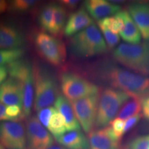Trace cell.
<instances>
[{"label":"cell","mask_w":149,"mask_h":149,"mask_svg":"<svg viewBox=\"0 0 149 149\" xmlns=\"http://www.w3.org/2000/svg\"><path fill=\"white\" fill-rule=\"evenodd\" d=\"M93 74L100 81L110 85L111 88L128 93L131 97L143 99L149 96V77L109 61L96 66Z\"/></svg>","instance_id":"obj_1"},{"label":"cell","mask_w":149,"mask_h":149,"mask_svg":"<svg viewBox=\"0 0 149 149\" xmlns=\"http://www.w3.org/2000/svg\"><path fill=\"white\" fill-rule=\"evenodd\" d=\"M113 57L128 70L149 77V42L121 43L113 51Z\"/></svg>","instance_id":"obj_2"},{"label":"cell","mask_w":149,"mask_h":149,"mask_svg":"<svg viewBox=\"0 0 149 149\" xmlns=\"http://www.w3.org/2000/svg\"><path fill=\"white\" fill-rule=\"evenodd\" d=\"M108 46L101 32L95 24L72 37L70 50L77 57H89L107 51Z\"/></svg>","instance_id":"obj_3"},{"label":"cell","mask_w":149,"mask_h":149,"mask_svg":"<svg viewBox=\"0 0 149 149\" xmlns=\"http://www.w3.org/2000/svg\"><path fill=\"white\" fill-rule=\"evenodd\" d=\"M130 98L128 93L122 91L111 87L104 88L100 94L95 127L104 128L111 124L121 108Z\"/></svg>","instance_id":"obj_4"},{"label":"cell","mask_w":149,"mask_h":149,"mask_svg":"<svg viewBox=\"0 0 149 149\" xmlns=\"http://www.w3.org/2000/svg\"><path fill=\"white\" fill-rule=\"evenodd\" d=\"M7 67L10 77L19 81L23 87L22 117H30L34 101L35 79L31 64L29 61L19 59L9 64Z\"/></svg>","instance_id":"obj_5"},{"label":"cell","mask_w":149,"mask_h":149,"mask_svg":"<svg viewBox=\"0 0 149 149\" xmlns=\"http://www.w3.org/2000/svg\"><path fill=\"white\" fill-rule=\"evenodd\" d=\"M34 109L38 112L50 107L59 96L58 84L55 77L46 70L35 68Z\"/></svg>","instance_id":"obj_6"},{"label":"cell","mask_w":149,"mask_h":149,"mask_svg":"<svg viewBox=\"0 0 149 149\" xmlns=\"http://www.w3.org/2000/svg\"><path fill=\"white\" fill-rule=\"evenodd\" d=\"M61 90L65 97L70 102L100 93L96 84L71 72L61 74Z\"/></svg>","instance_id":"obj_7"},{"label":"cell","mask_w":149,"mask_h":149,"mask_svg":"<svg viewBox=\"0 0 149 149\" xmlns=\"http://www.w3.org/2000/svg\"><path fill=\"white\" fill-rule=\"evenodd\" d=\"M34 43L38 53L48 63L59 66L64 62L66 48L59 39L46 33L39 32L35 35Z\"/></svg>","instance_id":"obj_8"},{"label":"cell","mask_w":149,"mask_h":149,"mask_svg":"<svg viewBox=\"0 0 149 149\" xmlns=\"http://www.w3.org/2000/svg\"><path fill=\"white\" fill-rule=\"evenodd\" d=\"M100 93L71 102L78 122L86 133H89L95 125Z\"/></svg>","instance_id":"obj_9"},{"label":"cell","mask_w":149,"mask_h":149,"mask_svg":"<svg viewBox=\"0 0 149 149\" xmlns=\"http://www.w3.org/2000/svg\"><path fill=\"white\" fill-rule=\"evenodd\" d=\"M0 144L6 149H27L26 131L23 123H0Z\"/></svg>","instance_id":"obj_10"},{"label":"cell","mask_w":149,"mask_h":149,"mask_svg":"<svg viewBox=\"0 0 149 149\" xmlns=\"http://www.w3.org/2000/svg\"><path fill=\"white\" fill-rule=\"evenodd\" d=\"M27 149H48L54 142L53 136L36 117L28 119L26 125Z\"/></svg>","instance_id":"obj_11"},{"label":"cell","mask_w":149,"mask_h":149,"mask_svg":"<svg viewBox=\"0 0 149 149\" xmlns=\"http://www.w3.org/2000/svg\"><path fill=\"white\" fill-rule=\"evenodd\" d=\"M90 149H120L119 139L111 126L103 129L91 130L88 133Z\"/></svg>","instance_id":"obj_12"},{"label":"cell","mask_w":149,"mask_h":149,"mask_svg":"<svg viewBox=\"0 0 149 149\" xmlns=\"http://www.w3.org/2000/svg\"><path fill=\"white\" fill-rule=\"evenodd\" d=\"M0 102L7 106L23 104V87L19 81L10 77L0 86Z\"/></svg>","instance_id":"obj_13"},{"label":"cell","mask_w":149,"mask_h":149,"mask_svg":"<svg viewBox=\"0 0 149 149\" xmlns=\"http://www.w3.org/2000/svg\"><path fill=\"white\" fill-rule=\"evenodd\" d=\"M127 11L138 28L141 37L149 42V3H133L128 6Z\"/></svg>","instance_id":"obj_14"},{"label":"cell","mask_w":149,"mask_h":149,"mask_svg":"<svg viewBox=\"0 0 149 149\" xmlns=\"http://www.w3.org/2000/svg\"><path fill=\"white\" fill-rule=\"evenodd\" d=\"M84 6L91 17L98 21L115 15L122 11L120 6L106 0H88L84 1Z\"/></svg>","instance_id":"obj_15"},{"label":"cell","mask_w":149,"mask_h":149,"mask_svg":"<svg viewBox=\"0 0 149 149\" xmlns=\"http://www.w3.org/2000/svg\"><path fill=\"white\" fill-rule=\"evenodd\" d=\"M93 24V18L84 7H81L69 16L64 29V33L66 37H71Z\"/></svg>","instance_id":"obj_16"},{"label":"cell","mask_w":149,"mask_h":149,"mask_svg":"<svg viewBox=\"0 0 149 149\" xmlns=\"http://www.w3.org/2000/svg\"><path fill=\"white\" fill-rule=\"evenodd\" d=\"M23 35L13 26L0 24V50L20 48L24 45Z\"/></svg>","instance_id":"obj_17"},{"label":"cell","mask_w":149,"mask_h":149,"mask_svg":"<svg viewBox=\"0 0 149 149\" xmlns=\"http://www.w3.org/2000/svg\"><path fill=\"white\" fill-rule=\"evenodd\" d=\"M55 107L60 113L66 121L67 131H72L81 129L80 124L72 109L71 102L64 95L59 94L55 102Z\"/></svg>","instance_id":"obj_18"},{"label":"cell","mask_w":149,"mask_h":149,"mask_svg":"<svg viewBox=\"0 0 149 149\" xmlns=\"http://www.w3.org/2000/svg\"><path fill=\"white\" fill-rule=\"evenodd\" d=\"M123 20L124 28L120 36L124 42L130 44H139L141 43V35L138 28L127 10L120 11L117 14Z\"/></svg>","instance_id":"obj_19"},{"label":"cell","mask_w":149,"mask_h":149,"mask_svg":"<svg viewBox=\"0 0 149 149\" xmlns=\"http://www.w3.org/2000/svg\"><path fill=\"white\" fill-rule=\"evenodd\" d=\"M55 139L69 149H90L88 139L81 130L68 131Z\"/></svg>","instance_id":"obj_20"},{"label":"cell","mask_w":149,"mask_h":149,"mask_svg":"<svg viewBox=\"0 0 149 149\" xmlns=\"http://www.w3.org/2000/svg\"><path fill=\"white\" fill-rule=\"evenodd\" d=\"M141 110V99L131 97L123 105L117 114V118L126 120L134 115L140 113Z\"/></svg>","instance_id":"obj_21"},{"label":"cell","mask_w":149,"mask_h":149,"mask_svg":"<svg viewBox=\"0 0 149 149\" xmlns=\"http://www.w3.org/2000/svg\"><path fill=\"white\" fill-rule=\"evenodd\" d=\"M47 128L55 139L67 132L64 117L57 111V109L51 116Z\"/></svg>","instance_id":"obj_22"},{"label":"cell","mask_w":149,"mask_h":149,"mask_svg":"<svg viewBox=\"0 0 149 149\" xmlns=\"http://www.w3.org/2000/svg\"><path fill=\"white\" fill-rule=\"evenodd\" d=\"M66 19V11L62 6L55 5L53 19L50 32L53 35H58L64 29Z\"/></svg>","instance_id":"obj_23"},{"label":"cell","mask_w":149,"mask_h":149,"mask_svg":"<svg viewBox=\"0 0 149 149\" xmlns=\"http://www.w3.org/2000/svg\"><path fill=\"white\" fill-rule=\"evenodd\" d=\"M97 24L100 29H107L115 34L120 33L124 28L123 20L117 15L99 20Z\"/></svg>","instance_id":"obj_24"},{"label":"cell","mask_w":149,"mask_h":149,"mask_svg":"<svg viewBox=\"0 0 149 149\" xmlns=\"http://www.w3.org/2000/svg\"><path fill=\"white\" fill-rule=\"evenodd\" d=\"M25 50L23 48H14V49L0 50V65L9 64L10 63L22 59Z\"/></svg>","instance_id":"obj_25"},{"label":"cell","mask_w":149,"mask_h":149,"mask_svg":"<svg viewBox=\"0 0 149 149\" xmlns=\"http://www.w3.org/2000/svg\"><path fill=\"white\" fill-rule=\"evenodd\" d=\"M55 5V3L46 5L42 8L39 15V23L40 26L48 32H50L53 22Z\"/></svg>","instance_id":"obj_26"},{"label":"cell","mask_w":149,"mask_h":149,"mask_svg":"<svg viewBox=\"0 0 149 149\" xmlns=\"http://www.w3.org/2000/svg\"><path fill=\"white\" fill-rule=\"evenodd\" d=\"M37 3L34 0H15L10 3V8L15 12H26L31 10Z\"/></svg>","instance_id":"obj_27"},{"label":"cell","mask_w":149,"mask_h":149,"mask_svg":"<svg viewBox=\"0 0 149 149\" xmlns=\"http://www.w3.org/2000/svg\"><path fill=\"white\" fill-rule=\"evenodd\" d=\"M126 149H149V135L135 137L128 143Z\"/></svg>","instance_id":"obj_28"},{"label":"cell","mask_w":149,"mask_h":149,"mask_svg":"<svg viewBox=\"0 0 149 149\" xmlns=\"http://www.w3.org/2000/svg\"><path fill=\"white\" fill-rule=\"evenodd\" d=\"M102 33H103L104 37L107 45L110 49H113L116 48L120 42V37L118 34L111 32V31L107 29H100Z\"/></svg>","instance_id":"obj_29"},{"label":"cell","mask_w":149,"mask_h":149,"mask_svg":"<svg viewBox=\"0 0 149 149\" xmlns=\"http://www.w3.org/2000/svg\"><path fill=\"white\" fill-rule=\"evenodd\" d=\"M55 111V108L52 107L43 109L37 112V119L44 127L48 128L51 117Z\"/></svg>","instance_id":"obj_30"},{"label":"cell","mask_w":149,"mask_h":149,"mask_svg":"<svg viewBox=\"0 0 149 149\" xmlns=\"http://www.w3.org/2000/svg\"><path fill=\"white\" fill-rule=\"evenodd\" d=\"M7 118L8 121L19 122L22 117V107L19 106H8L6 109Z\"/></svg>","instance_id":"obj_31"},{"label":"cell","mask_w":149,"mask_h":149,"mask_svg":"<svg viewBox=\"0 0 149 149\" xmlns=\"http://www.w3.org/2000/svg\"><path fill=\"white\" fill-rule=\"evenodd\" d=\"M111 127L114 132L115 135L116 137L120 139L121 137L124 135L123 134V130H124V124L125 122L123 120H121L120 118H115L111 122Z\"/></svg>","instance_id":"obj_32"},{"label":"cell","mask_w":149,"mask_h":149,"mask_svg":"<svg viewBox=\"0 0 149 149\" xmlns=\"http://www.w3.org/2000/svg\"><path fill=\"white\" fill-rule=\"evenodd\" d=\"M142 115H143L141 113H139V114H137L133 117H130V118L127 119L125 122V124H124L123 134H125L129 131L130 130H131L139 122V121L141 120Z\"/></svg>","instance_id":"obj_33"},{"label":"cell","mask_w":149,"mask_h":149,"mask_svg":"<svg viewBox=\"0 0 149 149\" xmlns=\"http://www.w3.org/2000/svg\"><path fill=\"white\" fill-rule=\"evenodd\" d=\"M141 110L143 116L149 120V96L141 99Z\"/></svg>","instance_id":"obj_34"},{"label":"cell","mask_w":149,"mask_h":149,"mask_svg":"<svg viewBox=\"0 0 149 149\" xmlns=\"http://www.w3.org/2000/svg\"><path fill=\"white\" fill-rule=\"evenodd\" d=\"M60 2L66 8L72 10V9L76 8V7L79 4V1H77V0H63V1H61Z\"/></svg>","instance_id":"obj_35"},{"label":"cell","mask_w":149,"mask_h":149,"mask_svg":"<svg viewBox=\"0 0 149 149\" xmlns=\"http://www.w3.org/2000/svg\"><path fill=\"white\" fill-rule=\"evenodd\" d=\"M8 73V72L6 66H0V86L6 81L5 79H6Z\"/></svg>","instance_id":"obj_36"},{"label":"cell","mask_w":149,"mask_h":149,"mask_svg":"<svg viewBox=\"0 0 149 149\" xmlns=\"http://www.w3.org/2000/svg\"><path fill=\"white\" fill-rule=\"evenodd\" d=\"M6 107L3 104L0 102V121L1 120H8L6 113Z\"/></svg>","instance_id":"obj_37"},{"label":"cell","mask_w":149,"mask_h":149,"mask_svg":"<svg viewBox=\"0 0 149 149\" xmlns=\"http://www.w3.org/2000/svg\"><path fill=\"white\" fill-rule=\"evenodd\" d=\"M8 1H5V0H0V14L5 13L8 8Z\"/></svg>","instance_id":"obj_38"},{"label":"cell","mask_w":149,"mask_h":149,"mask_svg":"<svg viewBox=\"0 0 149 149\" xmlns=\"http://www.w3.org/2000/svg\"><path fill=\"white\" fill-rule=\"evenodd\" d=\"M48 149H66L64 148L63 146H58V145H54V146H52L51 147H50Z\"/></svg>","instance_id":"obj_39"},{"label":"cell","mask_w":149,"mask_h":149,"mask_svg":"<svg viewBox=\"0 0 149 149\" xmlns=\"http://www.w3.org/2000/svg\"><path fill=\"white\" fill-rule=\"evenodd\" d=\"M0 149H6V148L2 146V145L0 144Z\"/></svg>","instance_id":"obj_40"}]
</instances>
